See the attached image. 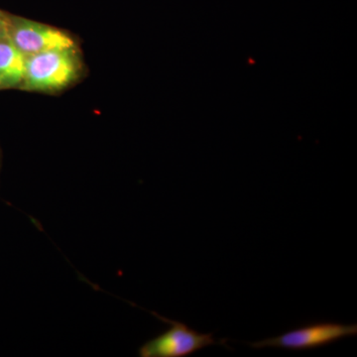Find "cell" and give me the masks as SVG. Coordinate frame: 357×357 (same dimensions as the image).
Wrapping results in <instances>:
<instances>
[{"instance_id":"6","label":"cell","mask_w":357,"mask_h":357,"mask_svg":"<svg viewBox=\"0 0 357 357\" xmlns=\"http://www.w3.org/2000/svg\"><path fill=\"white\" fill-rule=\"evenodd\" d=\"M2 14V13H1ZM2 29H1V25H0V34H1Z\"/></svg>"},{"instance_id":"2","label":"cell","mask_w":357,"mask_h":357,"mask_svg":"<svg viewBox=\"0 0 357 357\" xmlns=\"http://www.w3.org/2000/svg\"><path fill=\"white\" fill-rule=\"evenodd\" d=\"M0 25L7 38L26 57L47 51L77 49L70 34L53 26L4 13L0 15Z\"/></svg>"},{"instance_id":"7","label":"cell","mask_w":357,"mask_h":357,"mask_svg":"<svg viewBox=\"0 0 357 357\" xmlns=\"http://www.w3.org/2000/svg\"><path fill=\"white\" fill-rule=\"evenodd\" d=\"M1 13H2L1 11H0V15H1Z\"/></svg>"},{"instance_id":"5","label":"cell","mask_w":357,"mask_h":357,"mask_svg":"<svg viewBox=\"0 0 357 357\" xmlns=\"http://www.w3.org/2000/svg\"><path fill=\"white\" fill-rule=\"evenodd\" d=\"M26 59L24 54L18 50L2 31L0 34V89H21L25 77Z\"/></svg>"},{"instance_id":"3","label":"cell","mask_w":357,"mask_h":357,"mask_svg":"<svg viewBox=\"0 0 357 357\" xmlns=\"http://www.w3.org/2000/svg\"><path fill=\"white\" fill-rule=\"evenodd\" d=\"M152 314L169 324L170 328L147 340L138 351L140 357H185L210 345L225 342L215 340L213 333H199L180 321L163 318L157 312Z\"/></svg>"},{"instance_id":"1","label":"cell","mask_w":357,"mask_h":357,"mask_svg":"<svg viewBox=\"0 0 357 357\" xmlns=\"http://www.w3.org/2000/svg\"><path fill=\"white\" fill-rule=\"evenodd\" d=\"M81 58L77 49L52 50L26 59V91L54 93L69 88L82 76Z\"/></svg>"},{"instance_id":"4","label":"cell","mask_w":357,"mask_h":357,"mask_svg":"<svg viewBox=\"0 0 357 357\" xmlns=\"http://www.w3.org/2000/svg\"><path fill=\"white\" fill-rule=\"evenodd\" d=\"M357 335V325H344L335 321H319L294 328L292 331L248 344L252 349L277 347L289 351H307L325 347L344 337Z\"/></svg>"}]
</instances>
